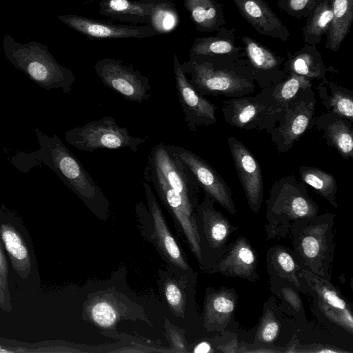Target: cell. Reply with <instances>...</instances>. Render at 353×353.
Returning a JSON list of instances; mask_svg holds the SVG:
<instances>
[{
  "label": "cell",
  "instance_id": "cell-1",
  "mask_svg": "<svg viewBox=\"0 0 353 353\" xmlns=\"http://www.w3.org/2000/svg\"><path fill=\"white\" fill-rule=\"evenodd\" d=\"M34 132L38 148L17 153L11 158V163L23 172L39 165H46L88 206L105 208L108 200L101 188L59 137L49 136L37 128Z\"/></svg>",
  "mask_w": 353,
  "mask_h": 353
},
{
  "label": "cell",
  "instance_id": "cell-2",
  "mask_svg": "<svg viewBox=\"0 0 353 353\" xmlns=\"http://www.w3.org/2000/svg\"><path fill=\"white\" fill-rule=\"evenodd\" d=\"M181 67L191 85L200 94L235 98L253 93L256 81L245 57H190Z\"/></svg>",
  "mask_w": 353,
  "mask_h": 353
},
{
  "label": "cell",
  "instance_id": "cell-3",
  "mask_svg": "<svg viewBox=\"0 0 353 353\" xmlns=\"http://www.w3.org/2000/svg\"><path fill=\"white\" fill-rule=\"evenodd\" d=\"M2 44L6 59L37 85L48 91L70 92L74 74L58 63L46 45L37 41L21 43L10 35L3 37Z\"/></svg>",
  "mask_w": 353,
  "mask_h": 353
},
{
  "label": "cell",
  "instance_id": "cell-4",
  "mask_svg": "<svg viewBox=\"0 0 353 353\" xmlns=\"http://www.w3.org/2000/svg\"><path fill=\"white\" fill-rule=\"evenodd\" d=\"M283 108L265 88L254 97L249 94L224 101L221 110L225 121L230 125L268 134L279 122Z\"/></svg>",
  "mask_w": 353,
  "mask_h": 353
},
{
  "label": "cell",
  "instance_id": "cell-5",
  "mask_svg": "<svg viewBox=\"0 0 353 353\" xmlns=\"http://www.w3.org/2000/svg\"><path fill=\"white\" fill-rule=\"evenodd\" d=\"M65 139L83 152L128 148L136 152L139 145L148 141L145 137L132 136L127 128L119 126L110 116L68 130L65 133Z\"/></svg>",
  "mask_w": 353,
  "mask_h": 353
},
{
  "label": "cell",
  "instance_id": "cell-6",
  "mask_svg": "<svg viewBox=\"0 0 353 353\" xmlns=\"http://www.w3.org/2000/svg\"><path fill=\"white\" fill-rule=\"evenodd\" d=\"M316 100L312 88L301 90L282 110L277 124L268 134L281 153L290 150L313 124Z\"/></svg>",
  "mask_w": 353,
  "mask_h": 353
},
{
  "label": "cell",
  "instance_id": "cell-7",
  "mask_svg": "<svg viewBox=\"0 0 353 353\" xmlns=\"http://www.w3.org/2000/svg\"><path fill=\"white\" fill-rule=\"evenodd\" d=\"M268 215L271 218L292 220L314 216L317 206L307 191V185L294 175L276 181L267 200Z\"/></svg>",
  "mask_w": 353,
  "mask_h": 353
},
{
  "label": "cell",
  "instance_id": "cell-8",
  "mask_svg": "<svg viewBox=\"0 0 353 353\" xmlns=\"http://www.w3.org/2000/svg\"><path fill=\"white\" fill-rule=\"evenodd\" d=\"M94 70L107 88L128 101L141 103L150 97L149 78L119 59H100Z\"/></svg>",
  "mask_w": 353,
  "mask_h": 353
},
{
  "label": "cell",
  "instance_id": "cell-9",
  "mask_svg": "<svg viewBox=\"0 0 353 353\" xmlns=\"http://www.w3.org/2000/svg\"><path fill=\"white\" fill-rule=\"evenodd\" d=\"M168 150L191 172L205 193L230 213L236 212L232 191L222 176L206 161L183 147L166 145Z\"/></svg>",
  "mask_w": 353,
  "mask_h": 353
},
{
  "label": "cell",
  "instance_id": "cell-10",
  "mask_svg": "<svg viewBox=\"0 0 353 353\" xmlns=\"http://www.w3.org/2000/svg\"><path fill=\"white\" fill-rule=\"evenodd\" d=\"M143 177L146 181L152 183L161 201L181 227L192 252L200 260V237L193 216V210L185 204L177 192L168 185L157 169L149 161L145 168Z\"/></svg>",
  "mask_w": 353,
  "mask_h": 353
},
{
  "label": "cell",
  "instance_id": "cell-11",
  "mask_svg": "<svg viewBox=\"0 0 353 353\" xmlns=\"http://www.w3.org/2000/svg\"><path fill=\"white\" fill-rule=\"evenodd\" d=\"M148 161L161 174L168 185L177 192L185 204L193 210L200 186L187 167L159 143L152 148Z\"/></svg>",
  "mask_w": 353,
  "mask_h": 353
},
{
  "label": "cell",
  "instance_id": "cell-12",
  "mask_svg": "<svg viewBox=\"0 0 353 353\" xmlns=\"http://www.w3.org/2000/svg\"><path fill=\"white\" fill-rule=\"evenodd\" d=\"M173 63L175 87L189 130L195 132L201 126L214 124L217 107L191 85L176 54L174 55Z\"/></svg>",
  "mask_w": 353,
  "mask_h": 353
},
{
  "label": "cell",
  "instance_id": "cell-13",
  "mask_svg": "<svg viewBox=\"0 0 353 353\" xmlns=\"http://www.w3.org/2000/svg\"><path fill=\"white\" fill-rule=\"evenodd\" d=\"M0 239L14 270L21 279H28L36 265L32 245L19 222L2 211L0 212Z\"/></svg>",
  "mask_w": 353,
  "mask_h": 353
},
{
  "label": "cell",
  "instance_id": "cell-14",
  "mask_svg": "<svg viewBox=\"0 0 353 353\" xmlns=\"http://www.w3.org/2000/svg\"><path fill=\"white\" fill-rule=\"evenodd\" d=\"M57 18L90 39H145L157 34L148 25L114 24L77 14H61Z\"/></svg>",
  "mask_w": 353,
  "mask_h": 353
},
{
  "label": "cell",
  "instance_id": "cell-15",
  "mask_svg": "<svg viewBox=\"0 0 353 353\" xmlns=\"http://www.w3.org/2000/svg\"><path fill=\"white\" fill-rule=\"evenodd\" d=\"M228 144L248 204L256 212L260 208L263 194L260 164L251 151L234 137L228 138Z\"/></svg>",
  "mask_w": 353,
  "mask_h": 353
},
{
  "label": "cell",
  "instance_id": "cell-16",
  "mask_svg": "<svg viewBox=\"0 0 353 353\" xmlns=\"http://www.w3.org/2000/svg\"><path fill=\"white\" fill-rule=\"evenodd\" d=\"M241 41L245 57L260 87L273 86L285 77L283 58L250 36H243Z\"/></svg>",
  "mask_w": 353,
  "mask_h": 353
},
{
  "label": "cell",
  "instance_id": "cell-17",
  "mask_svg": "<svg viewBox=\"0 0 353 353\" xmlns=\"http://www.w3.org/2000/svg\"><path fill=\"white\" fill-rule=\"evenodd\" d=\"M241 16L260 34L287 41L290 31L264 0H232Z\"/></svg>",
  "mask_w": 353,
  "mask_h": 353
},
{
  "label": "cell",
  "instance_id": "cell-18",
  "mask_svg": "<svg viewBox=\"0 0 353 353\" xmlns=\"http://www.w3.org/2000/svg\"><path fill=\"white\" fill-rule=\"evenodd\" d=\"M353 123L333 112L314 118L313 125L323 132L326 143L346 160L353 157Z\"/></svg>",
  "mask_w": 353,
  "mask_h": 353
},
{
  "label": "cell",
  "instance_id": "cell-19",
  "mask_svg": "<svg viewBox=\"0 0 353 353\" xmlns=\"http://www.w3.org/2000/svg\"><path fill=\"white\" fill-rule=\"evenodd\" d=\"M142 184L152 218L159 247L171 263L179 268L187 270L188 268V263L184 259L176 241L168 230L161 209L151 186L146 182H143Z\"/></svg>",
  "mask_w": 353,
  "mask_h": 353
},
{
  "label": "cell",
  "instance_id": "cell-20",
  "mask_svg": "<svg viewBox=\"0 0 353 353\" xmlns=\"http://www.w3.org/2000/svg\"><path fill=\"white\" fill-rule=\"evenodd\" d=\"M304 274L316 292L320 306L324 310L325 314L351 331L353 327V317L345 301L325 281L314 276L308 272H304Z\"/></svg>",
  "mask_w": 353,
  "mask_h": 353
},
{
  "label": "cell",
  "instance_id": "cell-21",
  "mask_svg": "<svg viewBox=\"0 0 353 353\" xmlns=\"http://www.w3.org/2000/svg\"><path fill=\"white\" fill-rule=\"evenodd\" d=\"M235 29L221 27L215 36L196 38L190 50V57H241L245 55L243 47L236 46L234 42Z\"/></svg>",
  "mask_w": 353,
  "mask_h": 353
},
{
  "label": "cell",
  "instance_id": "cell-22",
  "mask_svg": "<svg viewBox=\"0 0 353 353\" xmlns=\"http://www.w3.org/2000/svg\"><path fill=\"white\" fill-rule=\"evenodd\" d=\"M284 70L286 74L294 73L311 80L326 78L328 70L316 46L307 43L293 53L288 52Z\"/></svg>",
  "mask_w": 353,
  "mask_h": 353
},
{
  "label": "cell",
  "instance_id": "cell-23",
  "mask_svg": "<svg viewBox=\"0 0 353 353\" xmlns=\"http://www.w3.org/2000/svg\"><path fill=\"white\" fill-rule=\"evenodd\" d=\"M154 6L139 0H101L99 13L126 22L148 23Z\"/></svg>",
  "mask_w": 353,
  "mask_h": 353
},
{
  "label": "cell",
  "instance_id": "cell-24",
  "mask_svg": "<svg viewBox=\"0 0 353 353\" xmlns=\"http://www.w3.org/2000/svg\"><path fill=\"white\" fill-rule=\"evenodd\" d=\"M321 80L315 88L327 112L336 114L353 123V92L326 78Z\"/></svg>",
  "mask_w": 353,
  "mask_h": 353
},
{
  "label": "cell",
  "instance_id": "cell-25",
  "mask_svg": "<svg viewBox=\"0 0 353 353\" xmlns=\"http://www.w3.org/2000/svg\"><path fill=\"white\" fill-rule=\"evenodd\" d=\"M197 30L212 32L226 23L223 8L216 0H183Z\"/></svg>",
  "mask_w": 353,
  "mask_h": 353
},
{
  "label": "cell",
  "instance_id": "cell-26",
  "mask_svg": "<svg viewBox=\"0 0 353 353\" xmlns=\"http://www.w3.org/2000/svg\"><path fill=\"white\" fill-rule=\"evenodd\" d=\"M332 21L325 48L333 52L339 50L350 32L353 21V0H331Z\"/></svg>",
  "mask_w": 353,
  "mask_h": 353
},
{
  "label": "cell",
  "instance_id": "cell-27",
  "mask_svg": "<svg viewBox=\"0 0 353 353\" xmlns=\"http://www.w3.org/2000/svg\"><path fill=\"white\" fill-rule=\"evenodd\" d=\"M332 21L331 0H316L314 8L306 17L302 37L305 43L316 46L330 30Z\"/></svg>",
  "mask_w": 353,
  "mask_h": 353
},
{
  "label": "cell",
  "instance_id": "cell-28",
  "mask_svg": "<svg viewBox=\"0 0 353 353\" xmlns=\"http://www.w3.org/2000/svg\"><path fill=\"white\" fill-rule=\"evenodd\" d=\"M214 201L212 198L205 194L199 211L202 214L205 232L209 242L212 246L219 247L228 236L229 226L222 214L214 210Z\"/></svg>",
  "mask_w": 353,
  "mask_h": 353
},
{
  "label": "cell",
  "instance_id": "cell-29",
  "mask_svg": "<svg viewBox=\"0 0 353 353\" xmlns=\"http://www.w3.org/2000/svg\"><path fill=\"white\" fill-rule=\"evenodd\" d=\"M300 180L307 185L312 187L321 196L336 207L335 196L337 192L336 180L334 176L321 168L301 165L299 168Z\"/></svg>",
  "mask_w": 353,
  "mask_h": 353
},
{
  "label": "cell",
  "instance_id": "cell-30",
  "mask_svg": "<svg viewBox=\"0 0 353 353\" xmlns=\"http://www.w3.org/2000/svg\"><path fill=\"white\" fill-rule=\"evenodd\" d=\"M270 97L278 104L283 107L301 90L312 88V80L294 73H288L279 83L266 87Z\"/></svg>",
  "mask_w": 353,
  "mask_h": 353
},
{
  "label": "cell",
  "instance_id": "cell-31",
  "mask_svg": "<svg viewBox=\"0 0 353 353\" xmlns=\"http://www.w3.org/2000/svg\"><path fill=\"white\" fill-rule=\"evenodd\" d=\"M179 15L174 5L168 0L155 4L149 25L157 34L172 32L179 23Z\"/></svg>",
  "mask_w": 353,
  "mask_h": 353
},
{
  "label": "cell",
  "instance_id": "cell-32",
  "mask_svg": "<svg viewBox=\"0 0 353 353\" xmlns=\"http://www.w3.org/2000/svg\"><path fill=\"white\" fill-rule=\"evenodd\" d=\"M255 256L245 243L236 244L223 262V270L238 276H247L254 269Z\"/></svg>",
  "mask_w": 353,
  "mask_h": 353
},
{
  "label": "cell",
  "instance_id": "cell-33",
  "mask_svg": "<svg viewBox=\"0 0 353 353\" xmlns=\"http://www.w3.org/2000/svg\"><path fill=\"white\" fill-rule=\"evenodd\" d=\"M234 301L225 294H218L212 296L206 307V320L210 322L226 319L233 312Z\"/></svg>",
  "mask_w": 353,
  "mask_h": 353
},
{
  "label": "cell",
  "instance_id": "cell-34",
  "mask_svg": "<svg viewBox=\"0 0 353 353\" xmlns=\"http://www.w3.org/2000/svg\"><path fill=\"white\" fill-rule=\"evenodd\" d=\"M89 313L92 320L103 327L114 325L117 319V312L114 305L103 300L93 303Z\"/></svg>",
  "mask_w": 353,
  "mask_h": 353
},
{
  "label": "cell",
  "instance_id": "cell-35",
  "mask_svg": "<svg viewBox=\"0 0 353 353\" xmlns=\"http://www.w3.org/2000/svg\"><path fill=\"white\" fill-rule=\"evenodd\" d=\"M8 262L0 241V308L6 312H10L12 306L8 289Z\"/></svg>",
  "mask_w": 353,
  "mask_h": 353
},
{
  "label": "cell",
  "instance_id": "cell-36",
  "mask_svg": "<svg viewBox=\"0 0 353 353\" xmlns=\"http://www.w3.org/2000/svg\"><path fill=\"white\" fill-rule=\"evenodd\" d=\"M316 0H277L278 7L292 17L306 18L314 6Z\"/></svg>",
  "mask_w": 353,
  "mask_h": 353
},
{
  "label": "cell",
  "instance_id": "cell-37",
  "mask_svg": "<svg viewBox=\"0 0 353 353\" xmlns=\"http://www.w3.org/2000/svg\"><path fill=\"white\" fill-rule=\"evenodd\" d=\"M164 294L167 302L174 314H183L185 295L179 285L174 281H168L164 285Z\"/></svg>",
  "mask_w": 353,
  "mask_h": 353
},
{
  "label": "cell",
  "instance_id": "cell-38",
  "mask_svg": "<svg viewBox=\"0 0 353 353\" xmlns=\"http://www.w3.org/2000/svg\"><path fill=\"white\" fill-rule=\"evenodd\" d=\"M300 247L306 259H314L320 254L321 241L314 234H306L301 239Z\"/></svg>",
  "mask_w": 353,
  "mask_h": 353
},
{
  "label": "cell",
  "instance_id": "cell-39",
  "mask_svg": "<svg viewBox=\"0 0 353 353\" xmlns=\"http://www.w3.org/2000/svg\"><path fill=\"white\" fill-rule=\"evenodd\" d=\"M276 263L284 274L294 276L295 279L296 263L293 258L286 252H280L276 256Z\"/></svg>",
  "mask_w": 353,
  "mask_h": 353
},
{
  "label": "cell",
  "instance_id": "cell-40",
  "mask_svg": "<svg viewBox=\"0 0 353 353\" xmlns=\"http://www.w3.org/2000/svg\"><path fill=\"white\" fill-rule=\"evenodd\" d=\"M279 330V324L274 320L270 319L263 325L260 336L263 341L271 343L276 337Z\"/></svg>",
  "mask_w": 353,
  "mask_h": 353
},
{
  "label": "cell",
  "instance_id": "cell-41",
  "mask_svg": "<svg viewBox=\"0 0 353 353\" xmlns=\"http://www.w3.org/2000/svg\"><path fill=\"white\" fill-rule=\"evenodd\" d=\"M169 334V338L172 342L174 348L176 349L177 352H186V346L185 344V340L179 332L174 328H170L168 331Z\"/></svg>",
  "mask_w": 353,
  "mask_h": 353
},
{
  "label": "cell",
  "instance_id": "cell-42",
  "mask_svg": "<svg viewBox=\"0 0 353 353\" xmlns=\"http://www.w3.org/2000/svg\"><path fill=\"white\" fill-rule=\"evenodd\" d=\"M284 295L285 298L288 300V301L294 306V307L296 310L299 308V302L297 297L295 299H292L295 295L292 292L288 289L284 290Z\"/></svg>",
  "mask_w": 353,
  "mask_h": 353
},
{
  "label": "cell",
  "instance_id": "cell-43",
  "mask_svg": "<svg viewBox=\"0 0 353 353\" xmlns=\"http://www.w3.org/2000/svg\"><path fill=\"white\" fill-rule=\"evenodd\" d=\"M211 351V346L210 345L205 342H201L199 343L194 349V352H199V353H207Z\"/></svg>",
  "mask_w": 353,
  "mask_h": 353
},
{
  "label": "cell",
  "instance_id": "cell-44",
  "mask_svg": "<svg viewBox=\"0 0 353 353\" xmlns=\"http://www.w3.org/2000/svg\"><path fill=\"white\" fill-rule=\"evenodd\" d=\"M139 1H144V2H146V3H154V4H157V3H161L165 0H139Z\"/></svg>",
  "mask_w": 353,
  "mask_h": 353
},
{
  "label": "cell",
  "instance_id": "cell-45",
  "mask_svg": "<svg viewBox=\"0 0 353 353\" xmlns=\"http://www.w3.org/2000/svg\"><path fill=\"white\" fill-rule=\"evenodd\" d=\"M0 352H1V350H0Z\"/></svg>",
  "mask_w": 353,
  "mask_h": 353
}]
</instances>
